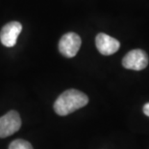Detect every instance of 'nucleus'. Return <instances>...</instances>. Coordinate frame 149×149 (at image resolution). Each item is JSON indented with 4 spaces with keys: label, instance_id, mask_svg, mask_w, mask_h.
Segmentation results:
<instances>
[{
    "label": "nucleus",
    "instance_id": "nucleus-3",
    "mask_svg": "<svg viewBox=\"0 0 149 149\" xmlns=\"http://www.w3.org/2000/svg\"><path fill=\"white\" fill-rule=\"evenodd\" d=\"M21 127L20 116L15 110H11L0 117V138H7L14 135Z\"/></svg>",
    "mask_w": 149,
    "mask_h": 149
},
{
    "label": "nucleus",
    "instance_id": "nucleus-8",
    "mask_svg": "<svg viewBox=\"0 0 149 149\" xmlns=\"http://www.w3.org/2000/svg\"><path fill=\"white\" fill-rule=\"evenodd\" d=\"M142 110H143V113H144V114L149 117V103H147V104H145V105H144Z\"/></svg>",
    "mask_w": 149,
    "mask_h": 149
},
{
    "label": "nucleus",
    "instance_id": "nucleus-5",
    "mask_svg": "<svg viewBox=\"0 0 149 149\" xmlns=\"http://www.w3.org/2000/svg\"><path fill=\"white\" fill-rule=\"evenodd\" d=\"M22 31V25L18 21H11L5 24L0 31V41L7 47H15Z\"/></svg>",
    "mask_w": 149,
    "mask_h": 149
},
{
    "label": "nucleus",
    "instance_id": "nucleus-6",
    "mask_svg": "<svg viewBox=\"0 0 149 149\" xmlns=\"http://www.w3.org/2000/svg\"><path fill=\"white\" fill-rule=\"evenodd\" d=\"M95 45L98 52L103 55H112L120 47L118 41L105 33H99L97 35L95 38Z\"/></svg>",
    "mask_w": 149,
    "mask_h": 149
},
{
    "label": "nucleus",
    "instance_id": "nucleus-2",
    "mask_svg": "<svg viewBox=\"0 0 149 149\" xmlns=\"http://www.w3.org/2000/svg\"><path fill=\"white\" fill-rule=\"evenodd\" d=\"M81 38L74 32H68L61 38L59 42V50L65 57L71 58L77 54L81 47Z\"/></svg>",
    "mask_w": 149,
    "mask_h": 149
},
{
    "label": "nucleus",
    "instance_id": "nucleus-4",
    "mask_svg": "<svg viewBox=\"0 0 149 149\" xmlns=\"http://www.w3.org/2000/svg\"><path fill=\"white\" fill-rule=\"evenodd\" d=\"M148 56L142 49H133L129 52L122 59V66L126 69L141 71L147 67Z\"/></svg>",
    "mask_w": 149,
    "mask_h": 149
},
{
    "label": "nucleus",
    "instance_id": "nucleus-1",
    "mask_svg": "<svg viewBox=\"0 0 149 149\" xmlns=\"http://www.w3.org/2000/svg\"><path fill=\"white\" fill-rule=\"evenodd\" d=\"M88 103V98L83 92L76 89H68L62 93L54 104L57 114L65 116L74 112Z\"/></svg>",
    "mask_w": 149,
    "mask_h": 149
},
{
    "label": "nucleus",
    "instance_id": "nucleus-7",
    "mask_svg": "<svg viewBox=\"0 0 149 149\" xmlns=\"http://www.w3.org/2000/svg\"><path fill=\"white\" fill-rule=\"evenodd\" d=\"M9 149H33L32 144L24 139H15L11 142Z\"/></svg>",
    "mask_w": 149,
    "mask_h": 149
}]
</instances>
